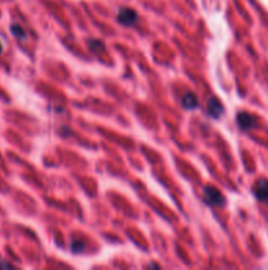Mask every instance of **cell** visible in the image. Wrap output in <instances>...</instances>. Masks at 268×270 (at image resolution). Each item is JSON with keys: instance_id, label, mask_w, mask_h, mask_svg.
Masks as SVG:
<instances>
[{"instance_id": "6da1fadb", "label": "cell", "mask_w": 268, "mask_h": 270, "mask_svg": "<svg viewBox=\"0 0 268 270\" xmlns=\"http://www.w3.org/2000/svg\"><path fill=\"white\" fill-rule=\"evenodd\" d=\"M204 199L209 206L213 207H224L226 205L225 196L222 195V192L220 190H217L216 187L208 186L204 190Z\"/></svg>"}, {"instance_id": "7a4b0ae2", "label": "cell", "mask_w": 268, "mask_h": 270, "mask_svg": "<svg viewBox=\"0 0 268 270\" xmlns=\"http://www.w3.org/2000/svg\"><path fill=\"white\" fill-rule=\"evenodd\" d=\"M138 20V13L132 8H121L117 13V21L124 26L134 25Z\"/></svg>"}, {"instance_id": "3957f363", "label": "cell", "mask_w": 268, "mask_h": 270, "mask_svg": "<svg viewBox=\"0 0 268 270\" xmlns=\"http://www.w3.org/2000/svg\"><path fill=\"white\" fill-rule=\"evenodd\" d=\"M237 124L242 131H251L258 126V119L247 112H239L237 115Z\"/></svg>"}, {"instance_id": "277c9868", "label": "cell", "mask_w": 268, "mask_h": 270, "mask_svg": "<svg viewBox=\"0 0 268 270\" xmlns=\"http://www.w3.org/2000/svg\"><path fill=\"white\" fill-rule=\"evenodd\" d=\"M207 111L208 115L212 119H220L224 112H225V108H224V104L221 103V101L216 96H211L207 102Z\"/></svg>"}, {"instance_id": "5b68a950", "label": "cell", "mask_w": 268, "mask_h": 270, "mask_svg": "<svg viewBox=\"0 0 268 270\" xmlns=\"http://www.w3.org/2000/svg\"><path fill=\"white\" fill-rule=\"evenodd\" d=\"M252 194L256 199L262 203L268 205V181L267 179H258L252 187Z\"/></svg>"}, {"instance_id": "8992f818", "label": "cell", "mask_w": 268, "mask_h": 270, "mask_svg": "<svg viewBox=\"0 0 268 270\" xmlns=\"http://www.w3.org/2000/svg\"><path fill=\"white\" fill-rule=\"evenodd\" d=\"M182 105L188 111H192L199 107V99L193 92H187L182 98Z\"/></svg>"}, {"instance_id": "52a82bcc", "label": "cell", "mask_w": 268, "mask_h": 270, "mask_svg": "<svg viewBox=\"0 0 268 270\" xmlns=\"http://www.w3.org/2000/svg\"><path fill=\"white\" fill-rule=\"evenodd\" d=\"M11 32H12V35L15 36L16 39L25 40L26 33H25V31H24V28H22V26L18 25V24H12V25H11Z\"/></svg>"}, {"instance_id": "ba28073f", "label": "cell", "mask_w": 268, "mask_h": 270, "mask_svg": "<svg viewBox=\"0 0 268 270\" xmlns=\"http://www.w3.org/2000/svg\"><path fill=\"white\" fill-rule=\"evenodd\" d=\"M90 48H91L92 52L99 53L100 50H103L104 44L101 42V41H97V40H92V41H90Z\"/></svg>"}, {"instance_id": "9c48e42d", "label": "cell", "mask_w": 268, "mask_h": 270, "mask_svg": "<svg viewBox=\"0 0 268 270\" xmlns=\"http://www.w3.org/2000/svg\"><path fill=\"white\" fill-rule=\"evenodd\" d=\"M83 248H84V244H83L82 241H74L73 245H71V250L74 253L83 252Z\"/></svg>"}, {"instance_id": "30bf717a", "label": "cell", "mask_w": 268, "mask_h": 270, "mask_svg": "<svg viewBox=\"0 0 268 270\" xmlns=\"http://www.w3.org/2000/svg\"><path fill=\"white\" fill-rule=\"evenodd\" d=\"M12 265L11 264H7V262H0V269H11Z\"/></svg>"}, {"instance_id": "8fae6325", "label": "cell", "mask_w": 268, "mask_h": 270, "mask_svg": "<svg viewBox=\"0 0 268 270\" xmlns=\"http://www.w3.org/2000/svg\"><path fill=\"white\" fill-rule=\"evenodd\" d=\"M149 268H159V266L155 265V264H152V265H149Z\"/></svg>"}, {"instance_id": "7c38bea8", "label": "cell", "mask_w": 268, "mask_h": 270, "mask_svg": "<svg viewBox=\"0 0 268 270\" xmlns=\"http://www.w3.org/2000/svg\"><path fill=\"white\" fill-rule=\"evenodd\" d=\"M3 53V45H1V42H0V54Z\"/></svg>"}]
</instances>
